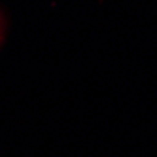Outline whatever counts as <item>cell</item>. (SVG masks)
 <instances>
[{
  "label": "cell",
  "instance_id": "cell-1",
  "mask_svg": "<svg viewBox=\"0 0 157 157\" xmlns=\"http://www.w3.org/2000/svg\"><path fill=\"white\" fill-rule=\"evenodd\" d=\"M4 38V21H2V15H0V42Z\"/></svg>",
  "mask_w": 157,
  "mask_h": 157
}]
</instances>
